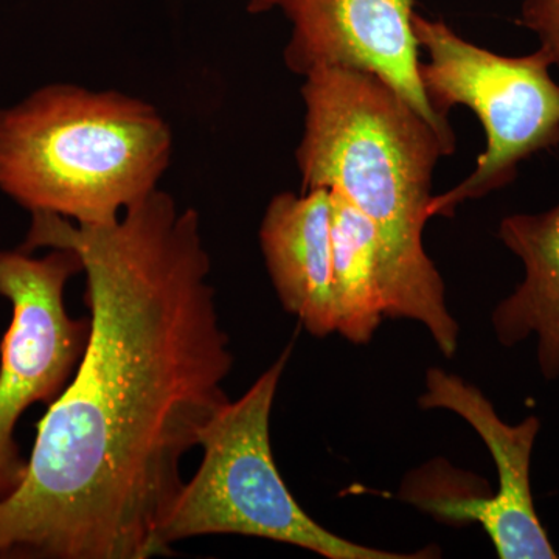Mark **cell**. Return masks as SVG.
I'll list each match as a JSON object with an SVG mask.
<instances>
[{
  "label": "cell",
  "instance_id": "2",
  "mask_svg": "<svg viewBox=\"0 0 559 559\" xmlns=\"http://www.w3.org/2000/svg\"><path fill=\"white\" fill-rule=\"evenodd\" d=\"M304 79L307 112L296 151L301 191H336L373 223L385 318L417 320L451 358L459 325L423 246L432 218L433 170L450 153L428 121L380 76L329 68Z\"/></svg>",
  "mask_w": 559,
  "mask_h": 559
},
{
  "label": "cell",
  "instance_id": "8",
  "mask_svg": "<svg viewBox=\"0 0 559 559\" xmlns=\"http://www.w3.org/2000/svg\"><path fill=\"white\" fill-rule=\"evenodd\" d=\"M418 403L423 409L454 412L479 433L495 460L499 489L487 499L426 495L409 500L441 520L477 522L488 533L499 558H558L540 524L530 487V462L539 418L532 415L520 425H507L476 385L440 369L426 373V392Z\"/></svg>",
  "mask_w": 559,
  "mask_h": 559
},
{
  "label": "cell",
  "instance_id": "5",
  "mask_svg": "<svg viewBox=\"0 0 559 559\" xmlns=\"http://www.w3.org/2000/svg\"><path fill=\"white\" fill-rule=\"evenodd\" d=\"M412 28L428 61L419 62V80L440 119L454 106L476 114L487 146L476 170L454 189L432 198L430 213L451 215L466 200H479L510 186L522 162L559 146V84L544 49L506 57L471 44L447 22L414 13Z\"/></svg>",
  "mask_w": 559,
  "mask_h": 559
},
{
  "label": "cell",
  "instance_id": "9",
  "mask_svg": "<svg viewBox=\"0 0 559 559\" xmlns=\"http://www.w3.org/2000/svg\"><path fill=\"white\" fill-rule=\"evenodd\" d=\"M260 246L283 308L314 336L336 333L330 190L272 198L261 221Z\"/></svg>",
  "mask_w": 559,
  "mask_h": 559
},
{
  "label": "cell",
  "instance_id": "11",
  "mask_svg": "<svg viewBox=\"0 0 559 559\" xmlns=\"http://www.w3.org/2000/svg\"><path fill=\"white\" fill-rule=\"evenodd\" d=\"M330 194L336 333L353 344H369L385 318L377 230L347 198Z\"/></svg>",
  "mask_w": 559,
  "mask_h": 559
},
{
  "label": "cell",
  "instance_id": "7",
  "mask_svg": "<svg viewBox=\"0 0 559 559\" xmlns=\"http://www.w3.org/2000/svg\"><path fill=\"white\" fill-rule=\"evenodd\" d=\"M280 10L293 25L285 49L290 72L364 70L390 84L455 151L450 121L432 109L419 80V47L412 28L414 0H249L252 14Z\"/></svg>",
  "mask_w": 559,
  "mask_h": 559
},
{
  "label": "cell",
  "instance_id": "3",
  "mask_svg": "<svg viewBox=\"0 0 559 559\" xmlns=\"http://www.w3.org/2000/svg\"><path fill=\"white\" fill-rule=\"evenodd\" d=\"M170 124L150 103L57 83L0 109V191L31 213L114 223L159 189Z\"/></svg>",
  "mask_w": 559,
  "mask_h": 559
},
{
  "label": "cell",
  "instance_id": "6",
  "mask_svg": "<svg viewBox=\"0 0 559 559\" xmlns=\"http://www.w3.org/2000/svg\"><path fill=\"white\" fill-rule=\"evenodd\" d=\"M43 257L0 250V296L13 318L0 342V500L21 487L27 462L17 444V421L36 403L50 406L68 388L90 340L91 322L66 308L69 280L83 272L70 249Z\"/></svg>",
  "mask_w": 559,
  "mask_h": 559
},
{
  "label": "cell",
  "instance_id": "4",
  "mask_svg": "<svg viewBox=\"0 0 559 559\" xmlns=\"http://www.w3.org/2000/svg\"><path fill=\"white\" fill-rule=\"evenodd\" d=\"M289 348L252 388L229 401L201 429L204 455L193 479L183 484L160 528V543L205 535H242L277 540L329 559H414L371 549L334 535L318 524L290 495L271 448L270 421Z\"/></svg>",
  "mask_w": 559,
  "mask_h": 559
},
{
  "label": "cell",
  "instance_id": "1",
  "mask_svg": "<svg viewBox=\"0 0 559 559\" xmlns=\"http://www.w3.org/2000/svg\"><path fill=\"white\" fill-rule=\"evenodd\" d=\"M21 249L80 257L91 330L21 487L0 500V559L170 555L160 528L180 465L229 403L234 367L200 215L157 189L100 226L32 213Z\"/></svg>",
  "mask_w": 559,
  "mask_h": 559
},
{
  "label": "cell",
  "instance_id": "12",
  "mask_svg": "<svg viewBox=\"0 0 559 559\" xmlns=\"http://www.w3.org/2000/svg\"><path fill=\"white\" fill-rule=\"evenodd\" d=\"M518 22L538 36L540 49L559 70V0H524Z\"/></svg>",
  "mask_w": 559,
  "mask_h": 559
},
{
  "label": "cell",
  "instance_id": "10",
  "mask_svg": "<svg viewBox=\"0 0 559 559\" xmlns=\"http://www.w3.org/2000/svg\"><path fill=\"white\" fill-rule=\"evenodd\" d=\"M500 241L524 267L516 289L491 316L496 337L514 347L535 337L544 380L559 378V202L539 213H516L500 221Z\"/></svg>",
  "mask_w": 559,
  "mask_h": 559
}]
</instances>
